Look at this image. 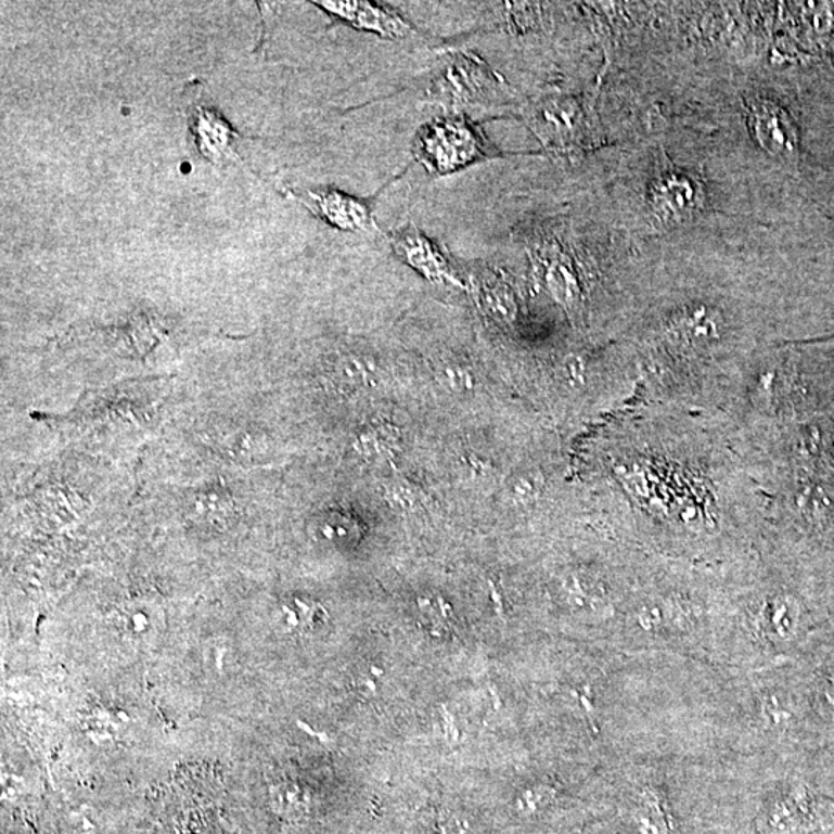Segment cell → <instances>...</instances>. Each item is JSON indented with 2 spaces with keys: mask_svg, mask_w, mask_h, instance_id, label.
I'll list each match as a JSON object with an SVG mask.
<instances>
[{
  "mask_svg": "<svg viewBox=\"0 0 834 834\" xmlns=\"http://www.w3.org/2000/svg\"><path fill=\"white\" fill-rule=\"evenodd\" d=\"M414 159L432 175H448L502 156L478 124L450 115L425 124L413 143Z\"/></svg>",
  "mask_w": 834,
  "mask_h": 834,
  "instance_id": "obj_1",
  "label": "cell"
},
{
  "mask_svg": "<svg viewBox=\"0 0 834 834\" xmlns=\"http://www.w3.org/2000/svg\"><path fill=\"white\" fill-rule=\"evenodd\" d=\"M509 97L502 75L470 51H454L442 57L428 89V100L451 115H461L465 107L502 104Z\"/></svg>",
  "mask_w": 834,
  "mask_h": 834,
  "instance_id": "obj_2",
  "label": "cell"
},
{
  "mask_svg": "<svg viewBox=\"0 0 834 834\" xmlns=\"http://www.w3.org/2000/svg\"><path fill=\"white\" fill-rule=\"evenodd\" d=\"M188 126L192 149L200 158L210 164H240L236 141L242 134L203 94L188 93Z\"/></svg>",
  "mask_w": 834,
  "mask_h": 834,
  "instance_id": "obj_3",
  "label": "cell"
},
{
  "mask_svg": "<svg viewBox=\"0 0 834 834\" xmlns=\"http://www.w3.org/2000/svg\"><path fill=\"white\" fill-rule=\"evenodd\" d=\"M290 192L309 213L341 231L377 234L381 229L374 218V203L371 200L359 198L333 188Z\"/></svg>",
  "mask_w": 834,
  "mask_h": 834,
  "instance_id": "obj_4",
  "label": "cell"
},
{
  "mask_svg": "<svg viewBox=\"0 0 834 834\" xmlns=\"http://www.w3.org/2000/svg\"><path fill=\"white\" fill-rule=\"evenodd\" d=\"M526 121L541 141L552 147H570L580 141L585 115L572 98H548L526 112Z\"/></svg>",
  "mask_w": 834,
  "mask_h": 834,
  "instance_id": "obj_5",
  "label": "cell"
},
{
  "mask_svg": "<svg viewBox=\"0 0 834 834\" xmlns=\"http://www.w3.org/2000/svg\"><path fill=\"white\" fill-rule=\"evenodd\" d=\"M334 20L359 31L373 33L378 38L399 41L416 35V28L397 11L373 2H312Z\"/></svg>",
  "mask_w": 834,
  "mask_h": 834,
  "instance_id": "obj_6",
  "label": "cell"
},
{
  "mask_svg": "<svg viewBox=\"0 0 834 834\" xmlns=\"http://www.w3.org/2000/svg\"><path fill=\"white\" fill-rule=\"evenodd\" d=\"M388 243L403 264L416 269L419 274L427 277L432 282L459 283L450 258L442 247L416 226L408 224L392 232Z\"/></svg>",
  "mask_w": 834,
  "mask_h": 834,
  "instance_id": "obj_7",
  "label": "cell"
},
{
  "mask_svg": "<svg viewBox=\"0 0 834 834\" xmlns=\"http://www.w3.org/2000/svg\"><path fill=\"white\" fill-rule=\"evenodd\" d=\"M330 378L341 392H359L377 385L381 365L368 352L345 351L331 363Z\"/></svg>",
  "mask_w": 834,
  "mask_h": 834,
  "instance_id": "obj_8",
  "label": "cell"
},
{
  "mask_svg": "<svg viewBox=\"0 0 834 834\" xmlns=\"http://www.w3.org/2000/svg\"><path fill=\"white\" fill-rule=\"evenodd\" d=\"M476 298L484 312L501 325H512L518 317L515 291L502 275L495 272L480 275L476 283Z\"/></svg>",
  "mask_w": 834,
  "mask_h": 834,
  "instance_id": "obj_9",
  "label": "cell"
},
{
  "mask_svg": "<svg viewBox=\"0 0 834 834\" xmlns=\"http://www.w3.org/2000/svg\"><path fill=\"white\" fill-rule=\"evenodd\" d=\"M756 137L768 152L790 156L796 149V134L788 116L774 105H762L754 116Z\"/></svg>",
  "mask_w": 834,
  "mask_h": 834,
  "instance_id": "obj_10",
  "label": "cell"
},
{
  "mask_svg": "<svg viewBox=\"0 0 834 834\" xmlns=\"http://www.w3.org/2000/svg\"><path fill=\"white\" fill-rule=\"evenodd\" d=\"M116 626L126 639H153L163 629V611L149 600H134L124 604L116 615Z\"/></svg>",
  "mask_w": 834,
  "mask_h": 834,
  "instance_id": "obj_11",
  "label": "cell"
},
{
  "mask_svg": "<svg viewBox=\"0 0 834 834\" xmlns=\"http://www.w3.org/2000/svg\"><path fill=\"white\" fill-rule=\"evenodd\" d=\"M399 446V429L389 424L363 429L352 444L357 457L371 465L392 464L397 457Z\"/></svg>",
  "mask_w": 834,
  "mask_h": 834,
  "instance_id": "obj_12",
  "label": "cell"
},
{
  "mask_svg": "<svg viewBox=\"0 0 834 834\" xmlns=\"http://www.w3.org/2000/svg\"><path fill=\"white\" fill-rule=\"evenodd\" d=\"M544 486L546 478L540 470H519L502 484V502L512 508H530L540 501Z\"/></svg>",
  "mask_w": 834,
  "mask_h": 834,
  "instance_id": "obj_13",
  "label": "cell"
},
{
  "mask_svg": "<svg viewBox=\"0 0 834 834\" xmlns=\"http://www.w3.org/2000/svg\"><path fill=\"white\" fill-rule=\"evenodd\" d=\"M636 824L640 834H672L671 813L663 803L662 797L644 790L639 796V807L636 810Z\"/></svg>",
  "mask_w": 834,
  "mask_h": 834,
  "instance_id": "obj_14",
  "label": "cell"
},
{
  "mask_svg": "<svg viewBox=\"0 0 834 834\" xmlns=\"http://www.w3.org/2000/svg\"><path fill=\"white\" fill-rule=\"evenodd\" d=\"M694 188L688 181L679 178H665L655 188V204L662 213L672 215V218L683 217L694 209Z\"/></svg>",
  "mask_w": 834,
  "mask_h": 834,
  "instance_id": "obj_15",
  "label": "cell"
},
{
  "mask_svg": "<svg viewBox=\"0 0 834 834\" xmlns=\"http://www.w3.org/2000/svg\"><path fill=\"white\" fill-rule=\"evenodd\" d=\"M435 378L444 392L454 396H465L478 387L475 370L459 359H442L435 365Z\"/></svg>",
  "mask_w": 834,
  "mask_h": 834,
  "instance_id": "obj_16",
  "label": "cell"
},
{
  "mask_svg": "<svg viewBox=\"0 0 834 834\" xmlns=\"http://www.w3.org/2000/svg\"><path fill=\"white\" fill-rule=\"evenodd\" d=\"M317 535L328 542L348 541L357 538L360 534V526L355 516L342 510H328L322 515L317 516L315 523Z\"/></svg>",
  "mask_w": 834,
  "mask_h": 834,
  "instance_id": "obj_17",
  "label": "cell"
},
{
  "mask_svg": "<svg viewBox=\"0 0 834 834\" xmlns=\"http://www.w3.org/2000/svg\"><path fill=\"white\" fill-rule=\"evenodd\" d=\"M194 513L204 523L221 524L234 515V504L220 491H204L195 498Z\"/></svg>",
  "mask_w": 834,
  "mask_h": 834,
  "instance_id": "obj_18",
  "label": "cell"
},
{
  "mask_svg": "<svg viewBox=\"0 0 834 834\" xmlns=\"http://www.w3.org/2000/svg\"><path fill=\"white\" fill-rule=\"evenodd\" d=\"M226 451L240 459V461H257L264 458L268 451V444L264 438H258L255 433H242L240 436L231 439L226 446Z\"/></svg>",
  "mask_w": 834,
  "mask_h": 834,
  "instance_id": "obj_19",
  "label": "cell"
},
{
  "mask_svg": "<svg viewBox=\"0 0 834 834\" xmlns=\"http://www.w3.org/2000/svg\"><path fill=\"white\" fill-rule=\"evenodd\" d=\"M683 330L691 337V341L703 342L716 337L717 325L703 309V311H697L684 319Z\"/></svg>",
  "mask_w": 834,
  "mask_h": 834,
  "instance_id": "obj_20",
  "label": "cell"
},
{
  "mask_svg": "<svg viewBox=\"0 0 834 834\" xmlns=\"http://www.w3.org/2000/svg\"><path fill=\"white\" fill-rule=\"evenodd\" d=\"M387 501L393 508L410 510L419 505V495L406 483L392 484L387 489Z\"/></svg>",
  "mask_w": 834,
  "mask_h": 834,
  "instance_id": "obj_21",
  "label": "cell"
},
{
  "mask_svg": "<svg viewBox=\"0 0 834 834\" xmlns=\"http://www.w3.org/2000/svg\"><path fill=\"white\" fill-rule=\"evenodd\" d=\"M561 373H563L564 382L570 385V387H581L586 382V365L581 357H567L563 362V367H561Z\"/></svg>",
  "mask_w": 834,
  "mask_h": 834,
  "instance_id": "obj_22",
  "label": "cell"
}]
</instances>
